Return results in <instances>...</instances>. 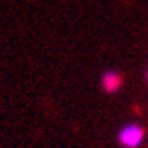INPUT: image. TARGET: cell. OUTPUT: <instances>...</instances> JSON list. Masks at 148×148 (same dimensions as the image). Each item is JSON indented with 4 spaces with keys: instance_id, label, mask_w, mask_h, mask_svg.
<instances>
[{
    "instance_id": "6da1fadb",
    "label": "cell",
    "mask_w": 148,
    "mask_h": 148,
    "mask_svg": "<svg viewBox=\"0 0 148 148\" xmlns=\"http://www.w3.org/2000/svg\"><path fill=\"white\" fill-rule=\"evenodd\" d=\"M145 132L137 124H129L119 132V142L125 148H138L143 142Z\"/></svg>"
},
{
    "instance_id": "7a4b0ae2",
    "label": "cell",
    "mask_w": 148,
    "mask_h": 148,
    "mask_svg": "<svg viewBox=\"0 0 148 148\" xmlns=\"http://www.w3.org/2000/svg\"><path fill=\"white\" fill-rule=\"evenodd\" d=\"M121 82H122L121 75H119L117 72H114V70L106 72V73L103 75V78H101V85L104 88V91H108V93L117 91L119 86H121Z\"/></svg>"
}]
</instances>
